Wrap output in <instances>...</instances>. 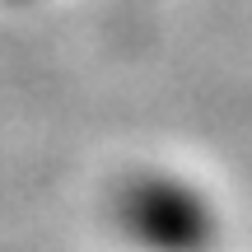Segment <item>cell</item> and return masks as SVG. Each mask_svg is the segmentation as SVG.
Listing matches in <instances>:
<instances>
[{
	"label": "cell",
	"mask_w": 252,
	"mask_h": 252,
	"mask_svg": "<svg viewBox=\"0 0 252 252\" xmlns=\"http://www.w3.org/2000/svg\"><path fill=\"white\" fill-rule=\"evenodd\" d=\"M0 5H33V0H0Z\"/></svg>",
	"instance_id": "1"
}]
</instances>
